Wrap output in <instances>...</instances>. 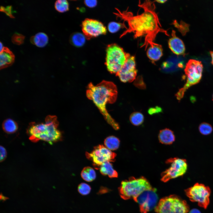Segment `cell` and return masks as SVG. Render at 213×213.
I'll return each mask as SVG.
<instances>
[{"instance_id": "cell-6", "label": "cell", "mask_w": 213, "mask_h": 213, "mask_svg": "<svg viewBox=\"0 0 213 213\" xmlns=\"http://www.w3.org/2000/svg\"><path fill=\"white\" fill-rule=\"evenodd\" d=\"M203 66L201 62L191 59L188 60L184 70L186 82L183 88H181L175 95L177 99L180 100L183 97L186 90L193 85L199 83L202 75Z\"/></svg>"}, {"instance_id": "cell-15", "label": "cell", "mask_w": 213, "mask_h": 213, "mask_svg": "<svg viewBox=\"0 0 213 213\" xmlns=\"http://www.w3.org/2000/svg\"><path fill=\"white\" fill-rule=\"evenodd\" d=\"M149 46L146 52L148 57L152 62L158 60L163 55L162 45L153 42Z\"/></svg>"}, {"instance_id": "cell-39", "label": "cell", "mask_w": 213, "mask_h": 213, "mask_svg": "<svg viewBox=\"0 0 213 213\" xmlns=\"http://www.w3.org/2000/svg\"><path fill=\"white\" fill-rule=\"evenodd\" d=\"M167 0H156L155 1L159 3H163L165 2Z\"/></svg>"}, {"instance_id": "cell-41", "label": "cell", "mask_w": 213, "mask_h": 213, "mask_svg": "<svg viewBox=\"0 0 213 213\" xmlns=\"http://www.w3.org/2000/svg\"><path fill=\"white\" fill-rule=\"evenodd\" d=\"M212 98H213V94Z\"/></svg>"}, {"instance_id": "cell-7", "label": "cell", "mask_w": 213, "mask_h": 213, "mask_svg": "<svg viewBox=\"0 0 213 213\" xmlns=\"http://www.w3.org/2000/svg\"><path fill=\"white\" fill-rule=\"evenodd\" d=\"M189 210L186 202L175 195L161 199L155 208L156 213H188Z\"/></svg>"}, {"instance_id": "cell-17", "label": "cell", "mask_w": 213, "mask_h": 213, "mask_svg": "<svg viewBox=\"0 0 213 213\" xmlns=\"http://www.w3.org/2000/svg\"><path fill=\"white\" fill-rule=\"evenodd\" d=\"M159 141L162 144L170 145L175 141V137L173 132L168 128L160 130L158 135Z\"/></svg>"}, {"instance_id": "cell-11", "label": "cell", "mask_w": 213, "mask_h": 213, "mask_svg": "<svg viewBox=\"0 0 213 213\" xmlns=\"http://www.w3.org/2000/svg\"><path fill=\"white\" fill-rule=\"evenodd\" d=\"M158 196L154 188L145 191L137 198L136 202L139 204L141 213H147L156 206Z\"/></svg>"}, {"instance_id": "cell-5", "label": "cell", "mask_w": 213, "mask_h": 213, "mask_svg": "<svg viewBox=\"0 0 213 213\" xmlns=\"http://www.w3.org/2000/svg\"><path fill=\"white\" fill-rule=\"evenodd\" d=\"M116 43L108 45L106 47L105 64L111 73H117L130 56Z\"/></svg>"}, {"instance_id": "cell-2", "label": "cell", "mask_w": 213, "mask_h": 213, "mask_svg": "<svg viewBox=\"0 0 213 213\" xmlns=\"http://www.w3.org/2000/svg\"><path fill=\"white\" fill-rule=\"evenodd\" d=\"M86 94L96 106L107 122L114 129L118 130V124L109 114L106 108L107 104H113L116 101L117 95L116 85L112 82L105 80L95 85L91 83L88 86Z\"/></svg>"}, {"instance_id": "cell-18", "label": "cell", "mask_w": 213, "mask_h": 213, "mask_svg": "<svg viewBox=\"0 0 213 213\" xmlns=\"http://www.w3.org/2000/svg\"><path fill=\"white\" fill-rule=\"evenodd\" d=\"M100 172L104 175H107L109 178H115L118 177L117 172L114 170L112 164L109 162H106L103 163L98 167Z\"/></svg>"}, {"instance_id": "cell-37", "label": "cell", "mask_w": 213, "mask_h": 213, "mask_svg": "<svg viewBox=\"0 0 213 213\" xmlns=\"http://www.w3.org/2000/svg\"><path fill=\"white\" fill-rule=\"evenodd\" d=\"M189 213H201V212L198 209H193L190 210Z\"/></svg>"}, {"instance_id": "cell-30", "label": "cell", "mask_w": 213, "mask_h": 213, "mask_svg": "<svg viewBox=\"0 0 213 213\" xmlns=\"http://www.w3.org/2000/svg\"><path fill=\"white\" fill-rule=\"evenodd\" d=\"M25 36L18 33H15L12 36V41L14 44L20 45L24 42Z\"/></svg>"}, {"instance_id": "cell-35", "label": "cell", "mask_w": 213, "mask_h": 213, "mask_svg": "<svg viewBox=\"0 0 213 213\" xmlns=\"http://www.w3.org/2000/svg\"><path fill=\"white\" fill-rule=\"evenodd\" d=\"M85 5L89 7H95L97 4V1L96 0H85L84 1Z\"/></svg>"}, {"instance_id": "cell-28", "label": "cell", "mask_w": 213, "mask_h": 213, "mask_svg": "<svg viewBox=\"0 0 213 213\" xmlns=\"http://www.w3.org/2000/svg\"><path fill=\"white\" fill-rule=\"evenodd\" d=\"M108 27L109 31L112 33L117 32L121 28H125L126 29L127 28L124 23H121L114 22L109 23Z\"/></svg>"}, {"instance_id": "cell-13", "label": "cell", "mask_w": 213, "mask_h": 213, "mask_svg": "<svg viewBox=\"0 0 213 213\" xmlns=\"http://www.w3.org/2000/svg\"><path fill=\"white\" fill-rule=\"evenodd\" d=\"M137 72L135 57L130 55L116 75L122 82H131L135 79Z\"/></svg>"}, {"instance_id": "cell-3", "label": "cell", "mask_w": 213, "mask_h": 213, "mask_svg": "<svg viewBox=\"0 0 213 213\" xmlns=\"http://www.w3.org/2000/svg\"><path fill=\"white\" fill-rule=\"evenodd\" d=\"M59 123L54 116H47L45 123H31L27 130L30 139L33 142L41 140L50 144L62 139L61 132L57 129Z\"/></svg>"}, {"instance_id": "cell-23", "label": "cell", "mask_w": 213, "mask_h": 213, "mask_svg": "<svg viewBox=\"0 0 213 213\" xmlns=\"http://www.w3.org/2000/svg\"><path fill=\"white\" fill-rule=\"evenodd\" d=\"M144 117L143 114L139 112H134L132 113L130 117V122L133 125L138 126L143 122Z\"/></svg>"}, {"instance_id": "cell-9", "label": "cell", "mask_w": 213, "mask_h": 213, "mask_svg": "<svg viewBox=\"0 0 213 213\" xmlns=\"http://www.w3.org/2000/svg\"><path fill=\"white\" fill-rule=\"evenodd\" d=\"M166 162L170 165L161 174V180L164 182L183 175L187 170L188 164L185 159L171 158L168 159Z\"/></svg>"}, {"instance_id": "cell-27", "label": "cell", "mask_w": 213, "mask_h": 213, "mask_svg": "<svg viewBox=\"0 0 213 213\" xmlns=\"http://www.w3.org/2000/svg\"><path fill=\"white\" fill-rule=\"evenodd\" d=\"M199 130L202 135H207L210 134L213 130L212 127L209 124L206 122L201 123L199 126Z\"/></svg>"}, {"instance_id": "cell-36", "label": "cell", "mask_w": 213, "mask_h": 213, "mask_svg": "<svg viewBox=\"0 0 213 213\" xmlns=\"http://www.w3.org/2000/svg\"><path fill=\"white\" fill-rule=\"evenodd\" d=\"M110 190L107 188L102 186L100 188L97 193L99 194L105 193L109 192Z\"/></svg>"}, {"instance_id": "cell-14", "label": "cell", "mask_w": 213, "mask_h": 213, "mask_svg": "<svg viewBox=\"0 0 213 213\" xmlns=\"http://www.w3.org/2000/svg\"><path fill=\"white\" fill-rule=\"evenodd\" d=\"M171 36L168 42L170 49L177 55H184L185 49L183 41L176 36L175 31L174 30L172 31Z\"/></svg>"}, {"instance_id": "cell-4", "label": "cell", "mask_w": 213, "mask_h": 213, "mask_svg": "<svg viewBox=\"0 0 213 213\" xmlns=\"http://www.w3.org/2000/svg\"><path fill=\"white\" fill-rule=\"evenodd\" d=\"M149 182L143 177L135 178L132 177L123 180L118 188L119 194L123 199H133L136 202L138 197L145 191L152 189Z\"/></svg>"}, {"instance_id": "cell-26", "label": "cell", "mask_w": 213, "mask_h": 213, "mask_svg": "<svg viewBox=\"0 0 213 213\" xmlns=\"http://www.w3.org/2000/svg\"><path fill=\"white\" fill-rule=\"evenodd\" d=\"M172 24L183 35H185L189 30V25L183 21H181L179 23L176 20H175Z\"/></svg>"}, {"instance_id": "cell-21", "label": "cell", "mask_w": 213, "mask_h": 213, "mask_svg": "<svg viewBox=\"0 0 213 213\" xmlns=\"http://www.w3.org/2000/svg\"><path fill=\"white\" fill-rule=\"evenodd\" d=\"M82 178L85 181L91 182L95 180L96 178V174L94 170L90 167H85L81 173Z\"/></svg>"}, {"instance_id": "cell-31", "label": "cell", "mask_w": 213, "mask_h": 213, "mask_svg": "<svg viewBox=\"0 0 213 213\" xmlns=\"http://www.w3.org/2000/svg\"><path fill=\"white\" fill-rule=\"evenodd\" d=\"M134 85L140 89H144L146 88V84L141 76L138 77L134 83Z\"/></svg>"}, {"instance_id": "cell-10", "label": "cell", "mask_w": 213, "mask_h": 213, "mask_svg": "<svg viewBox=\"0 0 213 213\" xmlns=\"http://www.w3.org/2000/svg\"><path fill=\"white\" fill-rule=\"evenodd\" d=\"M85 156L88 159L92 162L95 168L98 169L105 162L114 161L116 154L103 145H99L94 147L91 152H86Z\"/></svg>"}, {"instance_id": "cell-38", "label": "cell", "mask_w": 213, "mask_h": 213, "mask_svg": "<svg viewBox=\"0 0 213 213\" xmlns=\"http://www.w3.org/2000/svg\"><path fill=\"white\" fill-rule=\"evenodd\" d=\"M210 53L212 57L211 63L213 65V51H210Z\"/></svg>"}, {"instance_id": "cell-19", "label": "cell", "mask_w": 213, "mask_h": 213, "mask_svg": "<svg viewBox=\"0 0 213 213\" xmlns=\"http://www.w3.org/2000/svg\"><path fill=\"white\" fill-rule=\"evenodd\" d=\"M48 41L47 36L43 32L38 33L30 38L31 42L39 47H44L47 44Z\"/></svg>"}, {"instance_id": "cell-25", "label": "cell", "mask_w": 213, "mask_h": 213, "mask_svg": "<svg viewBox=\"0 0 213 213\" xmlns=\"http://www.w3.org/2000/svg\"><path fill=\"white\" fill-rule=\"evenodd\" d=\"M85 36L81 33H76L72 37V42L73 44L76 46H81L85 42Z\"/></svg>"}, {"instance_id": "cell-12", "label": "cell", "mask_w": 213, "mask_h": 213, "mask_svg": "<svg viewBox=\"0 0 213 213\" xmlns=\"http://www.w3.org/2000/svg\"><path fill=\"white\" fill-rule=\"evenodd\" d=\"M82 29L84 35L88 39L105 34L107 31L106 27L101 22L89 18L83 21Z\"/></svg>"}, {"instance_id": "cell-20", "label": "cell", "mask_w": 213, "mask_h": 213, "mask_svg": "<svg viewBox=\"0 0 213 213\" xmlns=\"http://www.w3.org/2000/svg\"><path fill=\"white\" fill-rule=\"evenodd\" d=\"M2 127L4 131L9 134L15 133L18 128L17 123L11 119L5 120L2 123Z\"/></svg>"}, {"instance_id": "cell-24", "label": "cell", "mask_w": 213, "mask_h": 213, "mask_svg": "<svg viewBox=\"0 0 213 213\" xmlns=\"http://www.w3.org/2000/svg\"><path fill=\"white\" fill-rule=\"evenodd\" d=\"M55 9L60 12H64L67 11L69 9V4L67 1L66 0H58L55 3Z\"/></svg>"}, {"instance_id": "cell-32", "label": "cell", "mask_w": 213, "mask_h": 213, "mask_svg": "<svg viewBox=\"0 0 213 213\" xmlns=\"http://www.w3.org/2000/svg\"><path fill=\"white\" fill-rule=\"evenodd\" d=\"M0 11L5 12L8 16L12 18H14L12 12L11 6H8L6 7L3 6H1Z\"/></svg>"}, {"instance_id": "cell-33", "label": "cell", "mask_w": 213, "mask_h": 213, "mask_svg": "<svg viewBox=\"0 0 213 213\" xmlns=\"http://www.w3.org/2000/svg\"><path fill=\"white\" fill-rule=\"evenodd\" d=\"M162 111L161 108L159 106L150 108L148 111L149 114L152 115L154 114L158 113Z\"/></svg>"}, {"instance_id": "cell-1", "label": "cell", "mask_w": 213, "mask_h": 213, "mask_svg": "<svg viewBox=\"0 0 213 213\" xmlns=\"http://www.w3.org/2000/svg\"><path fill=\"white\" fill-rule=\"evenodd\" d=\"M138 6L143 10L140 14L134 15L128 9L121 11L115 8L116 12L114 13L118 18L125 22L128 27L120 35V38L127 33H133L134 37H144V41L141 47H144L146 50L150 44L154 42L157 34L159 32L164 33L168 35L167 31L163 29L155 9L154 2L146 1L139 3Z\"/></svg>"}, {"instance_id": "cell-8", "label": "cell", "mask_w": 213, "mask_h": 213, "mask_svg": "<svg viewBox=\"0 0 213 213\" xmlns=\"http://www.w3.org/2000/svg\"><path fill=\"white\" fill-rule=\"evenodd\" d=\"M187 196L192 202H197L200 207L206 209L209 203L211 190L209 187L198 183L185 190Z\"/></svg>"}, {"instance_id": "cell-40", "label": "cell", "mask_w": 213, "mask_h": 213, "mask_svg": "<svg viewBox=\"0 0 213 213\" xmlns=\"http://www.w3.org/2000/svg\"><path fill=\"white\" fill-rule=\"evenodd\" d=\"M4 47H3L2 44L1 42H0V51H1L4 49Z\"/></svg>"}, {"instance_id": "cell-34", "label": "cell", "mask_w": 213, "mask_h": 213, "mask_svg": "<svg viewBox=\"0 0 213 213\" xmlns=\"http://www.w3.org/2000/svg\"><path fill=\"white\" fill-rule=\"evenodd\" d=\"M0 149V162L3 161L6 159L7 156V152L5 148L3 146H1Z\"/></svg>"}, {"instance_id": "cell-16", "label": "cell", "mask_w": 213, "mask_h": 213, "mask_svg": "<svg viewBox=\"0 0 213 213\" xmlns=\"http://www.w3.org/2000/svg\"><path fill=\"white\" fill-rule=\"evenodd\" d=\"M14 56L7 47H4L0 51V68L4 69L11 65L14 60Z\"/></svg>"}, {"instance_id": "cell-22", "label": "cell", "mask_w": 213, "mask_h": 213, "mask_svg": "<svg viewBox=\"0 0 213 213\" xmlns=\"http://www.w3.org/2000/svg\"><path fill=\"white\" fill-rule=\"evenodd\" d=\"M104 143L105 147L109 150H115L119 147L120 141L117 137L114 136H110L105 139Z\"/></svg>"}, {"instance_id": "cell-29", "label": "cell", "mask_w": 213, "mask_h": 213, "mask_svg": "<svg viewBox=\"0 0 213 213\" xmlns=\"http://www.w3.org/2000/svg\"><path fill=\"white\" fill-rule=\"evenodd\" d=\"M78 192L82 195H86L89 194L91 192V188L88 184L82 183H80L78 186Z\"/></svg>"}]
</instances>
